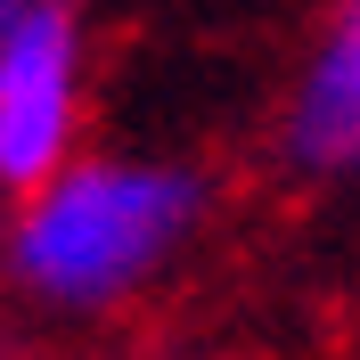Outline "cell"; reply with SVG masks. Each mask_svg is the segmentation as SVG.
Segmentation results:
<instances>
[{"mask_svg":"<svg viewBox=\"0 0 360 360\" xmlns=\"http://www.w3.org/2000/svg\"><path fill=\"white\" fill-rule=\"evenodd\" d=\"M74 0H0V188H41L74 156Z\"/></svg>","mask_w":360,"mask_h":360,"instance_id":"7a4b0ae2","label":"cell"},{"mask_svg":"<svg viewBox=\"0 0 360 360\" xmlns=\"http://www.w3.org/2000/svg\"><path fill=\"white\" fill-rule=\"evenodd\" d=\"M278 156L303 180L360 172V0L328 8L311 58H303V82L278 115Z\"/></svg>","mask_w":360,"mask_h":360,"instance_id":"3957f363","label":"cell"},{"mask_svg":"<svg viewBox=\"0 0 360 360\" xmlns=\"http://www.w3.org/2000/svg\"><path fill=\"white\" fill-rule=\"evenodd\" d=\"M205 172L188 164H123V156H66L41 188H25L8 229V278L49 311H115L131 303L205 221Z\"/></svg>","mask_w":360,"mask_h":360,"instance_id":"6da1fadb","label":"cell"}]
</instances>
